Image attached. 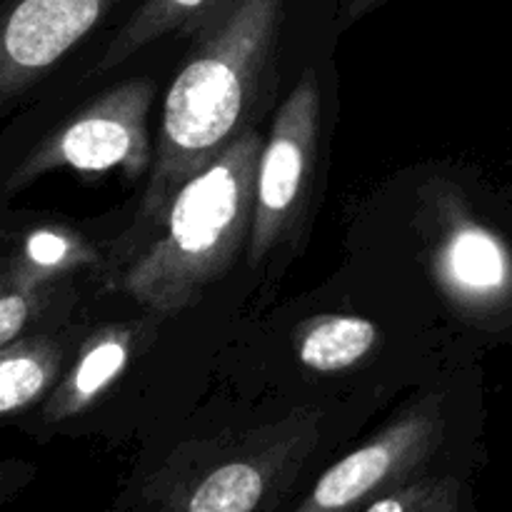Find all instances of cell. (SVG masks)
I'll return each instance as SVG.
<instances>
[{
    "label": "cell",
    "mask_w": 512,
    "mask_h": 512,
    "mask_svg": "<svg viewBox=\"0 0 512 512\" xmlns=\"http://www.w3.org/2000/svg\"><path fill=\"white\" fill-rule=\"evenodd\" d=\"M288 0H228L198 30V48L170 83L140 220L153 223L175 190L213 163L253 115L273 65Z\"/></svg>",
    "instance_id": "1"
},
{
    "label": "cell",
    "mask_w": 512,
    "mask_h": 512,
    "mask_svg": "<svg viewBox=\"0 0 512 512\" xmlns=\"http://www.w3.org/2000/svg\"><path fill=\"white\" fill-rule=\"evenodd\" d=\"M263 133L243 130L185 180L153 220L155 238L123 278L125 293L160 315H178L218 283L250 240Z\"/></svg>",
    "instance_id": "2"
},
{
    "label": "cell",
    "mask_w": 512,
    "mask_h": 512,
    "mask_svg": "<svg viewBox=\"0 0 512 512\" xmlns=\"http://www.w3.org/2000/svg\"><path fill=\"white\" fill-rule=\"evenodd\" d=\"M323 410L180 443L140 483L135 503L158 512L273 510L320 440Z\"/></svg>",
    "instance_id": "3"
},
{
    "label": "cell",
    "mask_w": 512,
    "mask_h": 512,
    "mask_svg": "<svg viewBox=\"0 0 512 512\" xmlns=\"http://www.w3.org/2000/svg\"><path fill=\"white\" fill-rule=\"evenodd\" d=\"M150 103L153 85L135 78L90 100L30 140L0 143V203H8L38 178L63 168L75 173L120 168L128 178H140L153 158Z\"/></svg>",
    "instance_id": "4"
},
{
    "label": "cell",
    "mask_w": 512,
    "mask_h": 512,
    "mask_svg": "<svg viewBox=\"0 0 512 512\" xmlns=\"http://www.w3.org/2000/svg\"><path fill=\"white\" fill-rule=\"evenodd\" d=\"M445 443L440 395H425L390 420L378 435L328 468L300 512L363 510L385 490L415 478Z\"/></svg>",
    "instance_id": "5"
},
{
    "label": "cell",
    "mask_w": 512,
    "mask_h": 512,
    "mask_svg": "<svg viewBox=\"0 0 512 512\" xmlns=\"http://www.w3.org/2000/svg\"><path fill=\"white\" fill-rule=\"evenodd\" d=\"M320 138V85L313 70L285 98L263 143L255 178L250 265H258L303 213Z\"/></svg>",
    "instance_id": "6"
},
{
    "label": "cell",
    "mask_w": 512,
    "mask_h": 512,
    "mask_svg": "<svg viewBox=\"0 0 512 512\" xmlns=\"http://www.w3.org/2000/svg\"><path fill=\"white\" fill-rule=\"evenodd\" d=\"M123 0H5L0 5V125Z\"/></svg>",
    "instance_id": "7"
},
{
    "label": "cell",
    "mask_w": 512,
    "mask_h": 512,
    "mask_svg": "<svg viewBox=\"0 0 512 512\" xmlns=\"http://www.w3.org/2000/svg\"><path fill=\"white\" fill-rule=\"evenodd\" d=\"M440 288L455 310L483 325L512 320V250L470 215L450 210L433 250Z\"/></svg>",
    "instance_id": "8"
},
{
    "label": "cell",
    "mask_w": 512,
    "mask_h": 512,
    "mask_svg": "<svg viewBox=\"0 0 512 512\" xmlns=\"http://www.w3.org/2000/svg\"><path fill=\"white\" fill-rule=\"evenodd\" d=\"M138 335L140 325L135 323L103 325L88 335L60 375L53 393L38 405L35 420L40 428L55 430L88 413L125 373Z\"/></svg>",
    "instance_id": "9"
},
{
    "label": "cell",
    "mask_w": 512,
    "mask_h": 512,
    "mask_svg": "<svg viewBox=\"0 0 512 512\" xmlns=\"http://www.w3.org/2000/svg\"><path fill=\"white\" fill-rule=\"evenodd\" d=\"M65 303V280L30 263L20 225L0 218V348L30 330L55 325Z\"/></svg>",
    "instance_id": "10"
},
{
    "label": "cell",
    "mask_w": 512,
    "mask_h": 512,
    "mask_svg": "<svg viewBox=\"0 0 512 512\" xmlns=\"http://www.w3.org/2000/svg\"><path fill=\"white\" fill-rule=\"evenodd\" d=\"M70 338L58 325L30 330L0 348V420L38 408L68 368Z\"/></svg>",
    "instance_id": "11"
},
{
    "label": "cell",
    "mask_w": 512,
    "mask_h": 512,
    "mask_svg": "<svg viewBox=\"0 0 512 512\" xmlns=\"http://www.w3.org/2000/svg\"><path fill=\"white\" fill-rule=\"evenodd\" d=\"M228 0H143L100 53L93 73H108L170 33H198Z\"/></svg>",
    "instance_id": "12"
},
{
    "label": "cell",
    "mask_w": 512,
    "mask_h": 512,
    "mask_svg": "<svg viewBox=\"0 0 512 512\" xmlns=\"http://www.w3.org/2000/svg\"><path fill=\"white\" fill-rule=\"evenodd\" d=\"M380 328L360 315H315L295 328V355L315 373H343L370 355Z\"/></svg>",
    "instance_id": "13"
},
{
    "label": "cell",
    "mask_w": 512,
    "mask_h": 512,
    "mask_svg": "<svg viewBox=\"0 0 512 512\" xmlns=\"http://www.w3.org/2000/svg\"><path fill=\"white\" fill-rule=\"evenodd\" d=\"M465 498L468 488L455 475H415L370 500L363 512H458Z\"/></svg>",
    "instance_id": "14"
},
{
    "label": "cell",
    "mask_w": 512,
    "mask_h": 512,
    "mask_svg": "<svg viewBox=\"0 0 512 512\" xmlns=\"http://www.w3.org/2000/svg\"><path fill=\"white\" fill-rule=\"evenodd\" d=\"M35 473H38L35 465L25 463V460H0V508L18 498L20 490L28 488Z\"/></svg>",
    "instance_id": "15"
},
{
    "label": "cell",
    "mask_w": 512,
    "mask_h": 512,
    "mask_svg": "<svg viewBox=\"0 0 512 512\" xmlns=\"http://www.w3.org/2000/svg\"><path fill=\"white\" fill-rule=\"evenodd\" d=\"M385 3H388V0H348L343 10V23H355V20L365 18V15L373 13L375 8H380V5Z\"/></svg>",
    "instance_id": "16"
},
{
    "label": "cell",
    "mask_w": 512,
    "mask_h": 512,
    "mask_svg": "<svg viewBox=\"0 0 512 512\" xmlns=\"http://www.w3.org/2000/svg\"><path fill=\"white\" fill-rule=\"evenodd\" d=\"M5 3V0H0V5H3Z\"/></svg>",
    "instance_id": "17"
}]
</instances>
